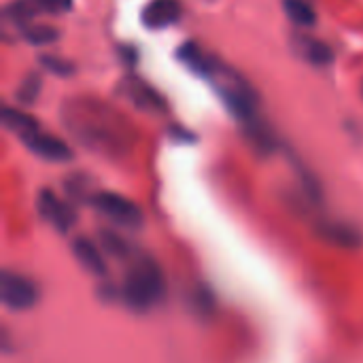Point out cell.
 Segmentation results:
<instances>
[{"label":"cell","mask_w":363,"mask_h":363,"mask_svg":"<svg viewBox=\"0 0 363 363\" xmlns=\"http://www.w3.org/2000/svg\"><path fill=\"white\" fill-rule=\"evenodd\" d=\"M198 74L202 79H206L217 89L223 104L230 108V113L236 119L247 123V121L259 117L257 115V94L253 91V87L240 72L225 66L223 62H219L217 57H213L208 53V57Z\"/></svg>","instance_id":"1"},{"label":"cell","mask_w":363,"mask_h":363,"mask_svg":"<svg viewBox=\"0 0 363 363\" xmlns=\"http://www.w3.org/2000/svg\"><path fill=\"white\" fill-rule=\"evenodd\" d=\"M164 296H166V279L160 264L149 255H140L123 279L121 285L123 302L134 311H149L151 306L160 304Z\"/></svg>","instance_id":"2"},{"label":"cell","mask_w":363,"mask_h":363,"mask_svg":"<svg viewBox=\"0 0 363 363\" xmlns=\"http://www.w3.org/2000/svg\"><path fill=\"white\" fill-rule=\"evenodd\" d=\"M89 204L121 228L136 230L143 225V211L130 198L115 191H96L89 196Z\"/></svg>","instance_id":"3"},{"label":"cell","mask_w":363,"mask_h":363,"mask_svg":"<svg viewBox=\"0 0 363 363\" xmlns=\"http://www.w3.org/2000/svg\"><path fill=\"white\" fill-rule=\"evenodd\" d=\"M38 296V287L32 279L13 270H4L0 274V300L6 308L17 313L30 311L32 306H36Z\"/></svg>","instance_id":"4"},{"label":"cell","mask_w":363,"mask_h":363,"mask_svg":"<svg viewBox=\"0 0 363 363\" xmlns=\"http://www.w3.org/2000/svg\"><path fill=\"white\" fill-rule=\"evenodd\" d=\"M36 206H38V213L40 217L51 223L57 232H68L74 221H77V213L70 204H66L57 194H53L51 189H43L38 194V200H36Z\"/></svg>","instance_id":"5"},{"label":"cell","mask_w":363,"mask_h":363,"mask_svg":"<svg viewBox=\"0 0 363 363\" xmlns=\"http://www.w3.org/2000/svg\"><path fill=\"white\" fill-rule=\"evenodd\" d=\"M21 143H23L34 155H38V157H43V160H47V162H68V160L72 157L70 147H68L62 138L43 132L40 125L34 128L32 132L23 134V136H21Z\"/></svg>","instance_id":"6"},{"label":"cell","mask_w":363,"mask_h":363,"mask_svg":"<svg viewBox=\"0 0 363 363\" xmlns=\"http://www.w3.org/2000/svg\"><path fill=\"white\" fill-rule=\"evenodd\" d=\"M183 15V6L179 0H151L143 9V23L149 30H162L177 23Z\"/></svg>","instance_id":"7"},{"label":"cell","mask_w":363,"mask_h":363,"mask_svg":"<svg viewBox=\"0 0 363 363\" xmlns=\"http://www.w3.org/2000/svg\"><path fill=\"white\" fill-rule=\"evenodd\" d=\"M72 255L74 259L94 277H102L106 274V259L100 251V247L89 240V238H74L72 240Z\"/></svg>","instance_id":"8"},{"label":"cell","mask_w":363,"mask_h":363,"mask_svg":"<svg viewBox=\"0 0 363 363\" xmlns=\"http://www.w3.org/2000/svg\"><path fill=\"white\" fill-rule=\"evenodd\" d=\"M317 232L323 240L338 245V247H345V249H355L362 245L359 232L347 223H340V221H323L317 225Z\"/></svg>","instance_id":"9"},{"label":"cell","mask_w":363,"mask_h":363,"mask_svg":"<svg viewBox=\"0 0 363 363\" xmlns=\"http://www.w3.org/2000/svg\"><path fill=\"white\" fill-rule=\"evenodd\" d=\"M125 94L134 100V104H138L145 111H164L166 108L164 98L155 89H151L147 83H143L138 79H128L125 81Z\"/></svg>","instance_id":"10"},{"label":"cell","mask_w":363,"mask_h":363,"mask_svg":"<svg viewBox=\"0 0 363 363\" xmlns=\"http://www.w3.org/2000/svg\"><path fill=\"white\" fill-rule=\"evenodd\" d=\"M298 49L315 66H328L334 60L332 49L323 40H317L313 36H298Z\"/></svg>","instance_id":"11"},{"label":"cell","mask_w":363,"mask_h":363,"mask_svg":"<svg viewBox=\"0 0 363 363\" xmlns=\"http://www.w3.org/2000/svg\"><path fill=\"white\" fill-rule=\"evenodd\" d=\"M283 9L287 13V17L302 28L315 26L317 23V13L315 6L308 0H283Z\"/></svg>","instance_id":"12"},{"label":"cell","mask_w":363,"mask_h":363,"mask_svg":"<svg viewBox=\"0 0 363 363\" xmlns=\"http://www.w3.org/2000/svg\"><path fill=\"white\" fill-rule=\"evenodd\" d=\"M2 121H4V125H6L13 134H17L19 138H21L23 134L32 132L34 128H38V121H36L32 115H28V113H23V111H19V108H11V106H4V111H2Z\"/></svg>","instance_id":"13"},{"label":"cell","mask_w":363,"mask_h":363,"mask_svg":"<svg viewBox=\"0 0 363 363\" xmlns=\"http://www.w3.org/2000/svg\"><path fill=\"white\" fill-rule=\"evenodd\" d=\"M36 11H40V6L36 4V0H13L6 9H4V17L11 19L15 26H30L32 17L36 15Z\"/></svg>","instance_id":"14"},{"label":"cell","mask_w":363,"mask_h":363,"mask_svg":"<svg viewBox=\"0 0 363 363\" xmlns=\"http://www.w3.org/2000/svg\"><path fill=\"white\" fill-rule=\"evenodd\" d=\"M40 85H43V81H40V74L38 72H30L28 77H23V81L15 89L17 102H21L23 106L34 104L36 98H38V94H40Z\"/></svg>","instance_id":"15"},{"label":"cell","mask_w":363,"mask_h":363,"mask_svg":"<svg viewBox=\"0 0 363 363\" xmlns=\"http://www.w3.org/2000/svg\"><path fill=\"white\" fill-rule=\"evenodd\" d=\"M21 32H23V38L30 45H36V47H43V45H49V43L57 40V30L51 28V26H43V23L26 26V28H21Z\"/></svg>","instance_id":"16"},{"label":"cell","mask_w":363,"mask_h":363,"mask_svg":"<svg viewBox=\"0 0 363 363\" xmlns=\"http://www.w3.org/2000/svg\"><path fill=\"white\" fill-rule=\"evenodd\" d=\"M100 242H102V249L115 257H125L130 253V245L115 232H108V230L100 232Z\"/></svg>","instance_id":"17"},{"label":"cell","mask_w":363,"mask_h":363,"mask_svg":"<svg viewBox=\"0 0 363 363\" xmlns=\"http://www.w3.org/2000/svg\"><path fill=\"white\" fill-rule=\"evenodd\" d=\"M40 64H43L49 72H53V74H60V77L72 74V64L66 62V60H60V57H55V55H43V57H40Z\"/></svg>","instance_id":"18"},{"label":"cell","mask_w":363,"mask_h":363,"mask_svg":"<svg viewBox=\"0 0 363 363\" xmlns=\"http://www.w3.org/2000/svg\"><path fill=\"white\" fill-rule=\"evenodd\" d=\"M194 304H196V311H198V313L211 315V313H213V308H215L213 294H211L206 287H200V289L194 294Z\"/></svg>","instance_id":"19"},{"label":"cell","mask_w":363,"mask_h":363,"mask_svg":"<svg viewBox=\"0 0 363 363\" xmlns=\"http://www.w3.org/2000/svg\"><path fill=\"white\" fill-rule=\"evenodd\" d=\"M40 11H47L51 15H60L72 9V0H36Z\"/></svg>","instance_id":"20"},{"label":"cell","mask_w":363,"mask_h":363,"mask_svg":"<svg viewBox=\"0 0 363 363\" xmlns=\"http://www.w3.org/2000/svg\"><path fill=\"white\" fill-rule=\"evenodd\" d=\"M362 91H363V89H362Z\"/></svg>","instance_id":"21"}]
</instances>
